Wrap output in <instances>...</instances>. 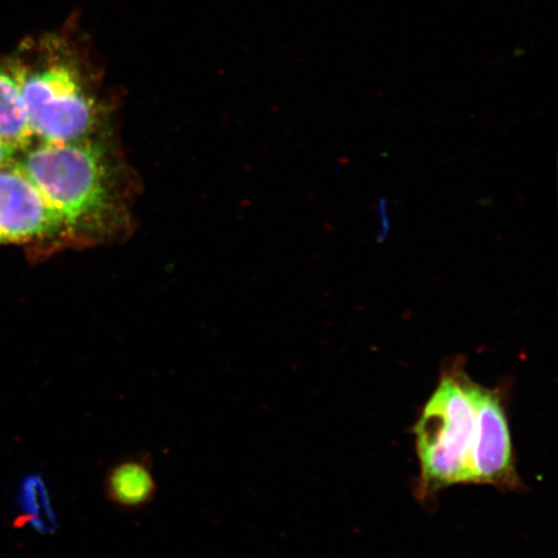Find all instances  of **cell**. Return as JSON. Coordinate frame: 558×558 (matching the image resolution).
I'll list each match as a JSON object with an SVG mask.
<instances>
[{"instance_id": "277c9868", "label": "cell", "mask_w": 558, "mask_h": 558, "mask_svg": "<svg viewBox=\"0 0 558 558\" xmlns=\"http://www.w3.org/2000/svg\"><path fill=\"white\" fill-rule=\"evenodd\" d=\"M476 430L471 451L466 485H485L505 492L525 488L518 471V460L507 411V390L472 383Z\"/></svg>"}, {"instance_id": "3957f363", "label": "cell", "mask_w": 558, "mask_h": 558, "mask_svg": "<svg viewBox=\"0 0 558 558\" xmlns=\"http://www.w3.org/2000/svg\"><path fill=\"white\" fill-rule=\"evenodd\" d=\"M17 69L33 137L64 144L93 134L96 105L73 66L51 62L33 69L17 64Z\"/></svg>"}, {"instance_id": "ba28073f", "label": "cell", "mask_w": 558, "mask_h": 558, "mask_svg": "<svg viewBox=\"0 0 558 558\" xmlns=\"http://www.w3.org/2000/svg\"><path fill=\"white\" fill-rule=\"evenodd\" d=\"M16 497L21 511V526L27 522L40 534L56 532L59 526L58 518H56L45 480L39 474H29L25 477L19 487Z\"/></svg>"}, {"instance_id": "5b68a950", "label": "cell", "mask_w": 558, "mask_h": 558, "mask_svg": "<svg viewBox=\"0 0 558 558\" xmlns=\"http://www.w3.org/2000/svg\"><path fill=\"white\" fill-rule=\"evenodd\" d=\"M64 229L58 213L15 160L0 169V243L48 239Z\"/></svg>"}, {"instance_id": "6da1fadb", "label": "cell", "mask_w": 558, "mask_h": 558, "mask_svg": "<svg viewBox=\"0 0 558 558\" xmlns=\"http://www.w3.org/2000/svg\"><path fill=\"white\" fill-rule=\"evenodd\" d=\"M472 383L463 355L445 362L437 386L413 427L418 476L414 497L434 501L446 488L466 485L476 430Z\"/></svg>"}, {"instance_id": "7a4b0ae2", "label": "cell", "mask_w": 558, "mask_h": 558, "mask_svg": "<svg viewBox=\"0 0 558 558\" xmlns=\"http://www.w3.org/2000/svg\"><path fill=\"white\" fill-rule=\"evenodd\" d=\"M44 195L66 229L99 232L114 218L107 159L88 138L41 143L15 162Z\"/></svg>"}, {"instance_id": "52a82bcc", "label": "cell", "mask_w": 558, "mask_h": 558, "mask_svg": "<svg viewBox=\"0 0 558 558\" xmlns=\"http://www.w3.org/2000/svg\"><path fill=\"white\" fill-rule=\"evenodd\" d=\"M32 138L17 64L0 62V140L20 151Z\"/></svg>"}, {"instance_id": "8992f818", "label": "cell", "mask_w": 558, "mask_h": 558, "mask_svg": "<svg viewBox=\"0 0 558 558\" xmlns=\"http://www.w3.org/2000/svg\"><path fill=\"white\" fill-rule=\"evenodd\" d=\"M157 481L149 453H136L111 465L104 480L105 497L116 508L136 512L157 497Z\"/></svg>"}, {"instance_id": "9c48e42d", "label": "cell", "mask_w": 558, "mask_h": 558, "mask_svg": "<svg viewBox=\"0 0 558 558\" xmlns=\"http://www.w3.org/2000/svg\"><path fill=\"white\" fill-rule=\"evenodd\" d=\"M17 150L13 149L12 146L5 144L0 140V169H3L4 166L13 162V158L17 155Z\"/></svg>"}]
</instances>
